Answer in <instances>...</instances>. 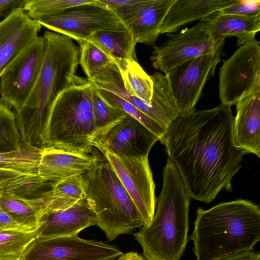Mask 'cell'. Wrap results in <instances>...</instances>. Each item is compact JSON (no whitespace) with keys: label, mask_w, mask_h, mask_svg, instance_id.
<instances>
[{"label":"cell","mask_w":260,"mask_h":260,"mask_svg":"<svg viewBox=\"0 0 260 260\" xmlns=\"http://www.w3.org/2000/svg\"><path fill=\"white\" fill-rule=\"evenodd\" d=\"M234 118L229 105L194 108L179 114L159 140L191 199L209 204L221 190L232 191V180L247 154L235 144Z\"/></svg>","instance_id":"obj_1"},{"label":"cell","mask_w":260,"mask_h":260,"mask_svg":"<svg viewBox=\"0 0 260 260\" xmlns=\"http://www.w3.org/2000/svg\"><path fill=\"white\" fill-rule=\"evenodd\" d=\"M45 49L39 77L22 107L14 111L21 142L42 149L53 106L58 96L74 82L80 49L72 39L46 31Z\"/></svg>","instance_id":"obj_2"},{"label":"cell","mask_w":260,"mask_h":260,"mask_svg":"<svg viewBox=\"0 0 260 260\" xmlns=\"http://www.w3.org/2000/svg\"><path fill=\"white\" fill-rule=\"evenodd\" d=\"M196 260H218L252 250L260 240V209L238 199L204 210L199 207L189 237Z\"/></svg>","instance_id":"obj_3"},{"label":"cell","mask_w":260,"mask_h":260,"mask_svg":"<svg viewBox=\"0 0 260 260\" xmlns=\"http://www.w3.org/2000/svg\"><path fill=\"white\" fill-rule=\"evenodd\" d=\"M163 184L150 223L134 234L146 260H180L188 241L190 197L176 166L169 158Z\"/></svg>","instance_id":"obj_4"},{"label":"cell","mask_w":260,"mask_h":260,"mask_svg":"<svg viewBox=\"0 0 260 260\" xmlns=\"http://www.w3.org/2000/svg\"><path fill=\"white\" fill-rule=\"evenodd\" d=\"M95 161L83 174L85 197L95 216V225L109 241L144 226L142 218L129 194L105 157Z\"/></svg>","instance_id":"obj_5"},{"label":"cell","mask_w":260,"mask_h":260,"mask_svg":"<svg viewBox=\"0 0 260 260\" xmlns=\"http://www.w3.org/2000/svg\"><path fill=\"white\" fill-rule=\"evenodd\" d=\"M94 87L92 82L77 75L72 84L58 96L48 121L47 147L92 152L95 132L92 106Z\"/></svg>","instance_id":"obj_6"},{"label":"cell","mask_w":260,"mask_h":260,"mask_svg":"<svg viewBox=\"0 0 260 260\" xmlns=\"http://www.w3.org/2000/svg\"><path fill=\"white\" fill-rule=\"evenodd\" d=\"M167 35L160 46L153 45L150 57L152 67L165 75L185 61L222 50L225 42L214 39L203 19L191 28Z\"/></svg>","instance_id":"obj_7"},{"label":"cell","mask_w":260,"mask_h":260,"mask_svg":"<svg viewBox=\"0 0 260 260\" xmlns=\"http://www.w3.org/2000/svg\"><path fill=\"white\" fill-rule=\"evenodd\" d=\"M35 20L41 26L77 42L87 40L99 31L126 29L115 13L99 0L71 7L56 15Z\"/></svg>","instance_id":"obj_8"},{"label":"cell","mask_w":260,"mask_h":260,"mask_svg":"<svg viewBox=\"0 0 260 260\" xmlns=\"http://www.w3.org/2000/svg\"><path fill=\"white\" fill-rule=\"evenodd\" d=\"M260 88V44L255 39L239 47L222 61L219 72L221 104L236 105Z\"/></svg>","instance_id":"obj_9"},{"label":"cell","mask_w":260,"mask_h":260,"mask_svg":"<svg viewBox=\"0 0 260 260\" xmlns=\"http://www.w3.org/2000/svg\"><path fill=\"white\" fill-rule=\"evenodd\" d=\"M121 253L114 245L84 239L78 235L37 237L27 246L20 260H113Z\"/></svg>","instance_id":"obj_10"},{"label":"cell","mask_w":260,"mask_h":260,"mask_svg":"<svg viewBox=\"0 0 260 260\" xmlns=\"http://www.w3.org/2000/svg\"><path fill=\"white\" fill-rule=\"evenodd\" d=\"M102 153L132 199L144 226L148 225L153 218L156 203L148 155L119 156L108 151Z\"/></svg>","instance_id":"obj_11"},{"label":"cell","mask_w":260,"mask_h":260,"mask_svg":"<svg viewBox=\"0 0 260 260\" xmlns=\"http://www.w3.org/2000/svg\"><path fill=\"white\" fill-rule=\"evenodd\" d=\"M45 42L37 36L0 76V96L18 111L23 105L40 75L43 62Z\"/></svg>","instance_id":"obj_12"},{"label":"cell","mask_w":260,"mask_h":260,"mask_svg":"<svg viewBox=\"0 0 260 260\" xmlns=\"http://www.w3.org/2000/svg\"><path fill=\"white\" fill-rule=\"evenodd\" d=\"M221 52L185 61L166 75L179 114L194 109L206 82L221 60Z\"/></svg>","instance_id":"obj_13"},{"label":"cell","mask_w":260,"mask_h":260,"mask_svg":"<svg viewBox=\"0 0 260 260\" xmlns=\"http://www.w3.org/2000/svg\"><path fill=\"white\" fill-rule=\"evenodd\" d=\"M159 138L142 123L127 115L110 126L91 142L101 153L108 151L119 156L148 155Z\"/></svg>","instance_id":"obj_14"},{"label":"cell","mask_w":260,"mask_h":260,"mask_svg":"<svg viewBox=\"0 0 260 260\" xmlns=\"http://www.w3.org/2000/svg\"><path fill=\"white\" fill-rule=\"evenodd\" d=\"M41 27L21 8L14 9L0 21V76L33 42Z\"/></svg>","instance_id":"obj_15"},{"label":"cell","mask_w":260,"mask_h":260,"mask_svg":"<svg viewBox=\"0 0 260 260\" xmlns=\"http://www.w3.org/2000/svg\"><path fill=\"white\" fill-rule=\"evenodd\" d=\"M39 222L37 237L52 238L78 235L95 225V216L85 198L66 208L44 211Z\"/></svg>","instance_id":"obj_16"},{"label":"cell","mask_w":260,"mask_h":260,"mask_svg":"<svg viewBox=\"0 0 260 260\" xmlns=\"http://www.w3.org/2000/svg\"><path fill=\"white\" fill-rule=\"evenodd\" d=\"M95 161L94 155L47 147L42 149L37 174L45 181L54 182L84 174Z\"/></svg>","instance_id":"obj_17"},{"label":"cell","mask_w":260,"mask_h":260,"mask_svg":"<svg viewBox=\"0 0 260 260\" xmlns=\"http://www.w3.org/2000/svg\"><path fill=\"white\" fill-rule=\"evenodd\" d=\"M233 134L236 145L260 157V88L241 99L236 104Z\"/></svg>","instance_id":"obj_18"},{"label":"cell","mask_w":260,"mask_h":260,"mask_svg":"<svg viewBox=\"0 0 260 260\" xmlns=\"http://www.w3.org/2000/svg\"><path fill=\"white\" fill-rule=\"evenodd\" d=\"M236 0H175L161 25L159 35L174 33L183 25L225 8Z\"/></svg>","instance_id":"obj_19"},{"label":"cell","mask_w":260,"mask_h":260,"mask_svg":"<svg viewBox=\"0 0 260 260\" xmlns=\"http://www.w3.org/2000/svg\"><path fill=\"white\" fill-rule=\"evenodd\" d=\"M202 19L215 40L223 41L228 37H236L238 47L255 39L260 30V15L243 16L215 12Z\"/></svg>","instance_id":"obj_20"},{"label":"cell","mask_w":260,"mask_h":260,"mask_svg":"<svg viewBox=\"0 0 260 260\" xmlns=\"http://www.w3.org/2000/svg\"><path fill=\"white\" fill-rule=\"evenodd\" d=\"M175 0H150L127 27L135 43L154 45L164 18Z\"/></svg>","instance_id":"obj_21"},{"label":"cell","mask_w":260,"mask_h":260,"mask_svg":"<svg viewBox=\"0 0 260 260\" xmlns=\"http://www.w3.org/2000/svg\"><path fill=\"white\" fill-rule=\"evenodd\" d=\"M150 77L153 82V94L144 113L166 129L179 113L166 76L155 72Z\"/></svg>","instance_id":"obj_22"},{"label":"cell","mask_w":260,"mask_h":260,"mask_svg":"<svg viewBox=\"0 0 260 260\" xmlns=\"http://www.w3.org/2000/svg\"><path fill=\"white\" fill-rule=\"evenodd\" d=\"M128 93L150 104L153 94V82L137 61L114 58Z\"/></svg>","instance_id":"obj_23"},{"label":"cell","mask_w":260,"mask_h":260,"mask_svg":"<svg viewBox=\"0 0 260 260\" xmlns=\"http://www.w3.org/2000/svg\"><path fill=\"white\" fill-rule=\"evenodd\" d=\"M52 182L46 181L37 174H24L0 184V194L34 205L50 189Z\"/></svg>","instance_id":"obj_24"},{"label":"cell","mask_w":260,"mask_h":260,"mask_svg":"<svg viewBox=\"0 0 260 260\" xmlns=\"http://www.w3.org/2000/svg\"><path fill=\"white\" fill-rule=\"evenodd\" d=\"M87 40L95 44L113 58L137 61L136 44L126 29L99 31Z\"/></svg>","instance_id":"obj_25"},{"label":"cell","mask_w":260,"mask_h":260,"mask_svg":"<svg viewBox=\"0 0 260 260\" xmlns=\"http://www.w3.org/2000/svg\"><path fill=\"white\" fill-rule=\"evenodd\" d=\"M42 149L22 143L14 150L0 153V169L22 174H37Z\"/></svg>","instance_id":"obj_26"},{"label":"cell","mask_w":260,"mask_h":260,"mask_svg":"<svg viewBox=\"0 0 260 260\" xmlns=\"http://www.w3.org/2000/svg\"><path fill=\"white\" fill-rule=\"evenodd\" d=\"M77 42L80 49L79 64L88 80L116 64L113 58L94 43L87 40Z\"/></svg>","instance_id":"obj_27"},{"label":"cell","mask_w":260,"mask_h":260,"mask_svg":"<svg viewBox=\"0 0 260 260\" xmlns=\"http://www.w3.org/2000/svg\"><path fill=\"white\" fill-rule=\"evenodd\" d=\"M39 229L28 232L0 229V260H20L27 246L37 237Z\"/></svg>","instance_id":"obj_28"},{"label":"cell","mask_w":260,"mask_h":260,"mask_svg":"<svg viewBox=\"0 0 260 260\" xmlns=\"http://www.w3.org/2000/svg\"><path fill=\"white\" fill-rule=\"evenodd\" d=\"M92 106L95 127L92 141L106 129L127 115L120 107L106 101L100 94L95 85L92 95Z\"/></svg>","instance_id":"obj_29"},{"label":"cell","mask_w":260,"mask_h":260,"mask_svg":"<svg viewBox=\"0 0 260 260\" xmlns=\"http://www.w3.org/2000/svg\"><path fill=\"white\" fill-rule=\"evenodd\" d=\"M0 206L23 225L33 230L40 226V211L24 201L0 194Z\"/></svg>","instance_id":"obj_30"},{"label":"cell","mask_w":260,"mask_h":260,"mask_svg":"<svg viewBox=\"0 0 260 260\" xmlns=\"http://www.w3.org/2000/svg\"><path fill=\"white\" fill-rule=\"evenodd\" d=\"M21 143L12 107L0 99V153L17 149Z\"/></svg>","instance_id":"obj_31"},{"label":"cell","mask_w":260,"mask_h":260,"mask_svg":"<svg viewBox=\"0 0 260 260\" xmlns=\"http://www.w3.org/2000/svg\"><path fill=\"white\" fill-rule=\"evenodd\" d=\"M101 96L110 104L121 108L127 115L138 120L155 134L159 141L165 133V129L158 123L140 111L128 101L107 89L95 86Z\"/></svg>","instance_id":"obj_32"},{"label":"cell","mask_w":260,"mask_h":260,"mask_svg":"<svg viewBox=\"0 0 260 260\" xmlns=\"http://www.w3.org/2000/svg\"><path fill=\"white\" fill-rule=\"evenodd\" d=\"M92 0H26L23 9L34 20L59 14L71 7Z\"/></svg>","instance_id":"obj_33"},{"label":"cell","mask_w":260,"mask_h":260,"mask_svg":"<svg viewBox=\"0 0 260 260\" xmlns=\"http://www.w3.org/2000/svg\"><path fill=\"white\" fill-rule=\"evenodd\" d=\"M47 196L56 198L78 201L85 198L83 175H74L52 182Z\"/></svg>","instance_id":"obj_34"},{"label":"cell","mask_w":260,"mask_h":260,"mask_svg":"<svg viewBox=\"0 0 260 260\" xmlns=\"http://www.w3.org/2000/svg\"><path fill=\"white\" fill-rule=\"evenodd\" d=\"M150 0H125L121 6L111 10L127 27L133 19L148 4Z\"/></svg>","instance_id":"obj_35"},{"label":"cell","mask_w":260,"mask_h":260,"mask_svg":"<svg viewBox=\"0 0 260 260\" xmlns=\"http://www.w3.org/2000/svg\"><path fill=\"white\" fill-rule=\"evenodd\" d=\"M217 12L221 14L243 16L260 15V1L236 0L232 5Z\"/></svg>","instance_id":"obj_36"},{"label":"cell","mask_w":260,"mask_h":260,"mask_svg":"<svg viewBox=\"0 0 260 260\" xmlns=\"http://www.w3.org/2000/svg\"><path fill=\"white\" fill-rule=\"evenodd\" d=\"M0 229L5 230L15 231L28 232L35 231L19 223L18 222L15 220L8 213H7L1 206Z\"/></svg>","instance_id":"obj_37"},{"label":"cell","mask_w":260,"mask_h":260,"mask_svg":"<svg viewBox=\"0 0 260 260\" xmlns=\"http://www.w3.org/2000/svg\"><path fill=\"white\" fill-rule=\"evenodd\" d=\"M26 0H0V18L18 8H23Z\"/></svg>","instance_id":"obj_38"},{"label":"cell","mask_w":260,"mask_h":260,"mask_svg":"<svg viewBox=\"0 0 260 260\" xmlns=\"http://www.w3.org/2000/svg\"><path fill=\"white\" fill-rule=\"evenodd\" d=\"M218 260H260V254L259 252L250 250L234 253Z\"/></svg>","instance_id":"obj_39"},{"label":"cell","mask_w":260,"mask_h":260,"mask_svg":"<svg viewBox=\"0 0 260 260\" xmlns=\"http://www.w3.org/2000/svg\"><path fill=\"white\" fill-rule=\"evenodd\" d=\"M22 175L24 174L11 170L0 169V184Z\"/></svg>","instance_id":"obj_40"},{"label":"cell","mask_w":260,"mask_h":260,"mask_svg":"<svg viewBox=\"0 0 260 260\" xmlns=\"http://www.w3.org/2000/svg\"><path fill=\"white\" fill-rule=\"evenodd\" d=\"M113 260H145L144 256L135 251L121 253L118 257Z\"/></svg>","instance_id":"obj_41"}]
</instances>
